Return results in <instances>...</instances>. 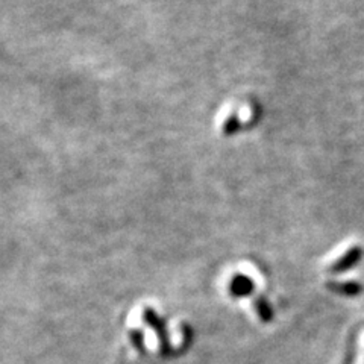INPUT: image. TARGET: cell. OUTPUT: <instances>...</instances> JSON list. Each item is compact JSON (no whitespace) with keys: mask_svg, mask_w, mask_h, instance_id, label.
I'll use <instances>...</instances> for the list:
<instances>
[{"mask_svg":"<svg viewBox=\"0 0 364 364\" xmlns=\"http://www.w3.org/2000/svg\"><path fill=\"white\" fill-rule=\"evenodd\" d=\"M360 257H361L360 247H350L340 258H337L333 264H329L328 270L333 272V273L345 272V270H348L350 267H354L360 261Z\"/></svg>","mask_w":364,"mask_h":364,"instance_id":"cell-1","label":"cell"},{"mask_svg":"<svg viewBox=\"0 0 364 364\" xmlns=\"http://www.w3.org/2000/svg\"><path fill=\"white\" fill-rule=\"evenodd\" d=\"M238 128H240V120H238L237 114H230V116L225 119L220 131L223 136H231L238 131Z\"/></svg>","mask_w":364,"mask_h":364,"instance_id":"cell-2","label":"cell"},{"mask_svg":"<svg viewBox=\"0 0 364 364\" xmlns=\"http://www.w3.org/2000/svg\"><path fill=\"white\" fill-rule=\"evenodd\" d=\"M144 322H147L155 329V331L158 333V337L161 338V341L164 343V331H163L161 322L158 321V317L151 310H144Z\"/></svg>","mask_w":364,"mask_h":364,"instance_id":"cell-3","label":"cell"},{"mask_svg":"<svg viewBox=\"0 0 364 364\" xmlns=\"http://www.w3.org/2000/svg\"><path fill=\"white\" fill-rule=\"evenodd\" d=\"M331 287L333 290H336L337 293H346V294H355L358 290H360V287L357 286V284H354V282H340V284H331Z\"/></svg>","mask_w":364,"mask_h":364,"instance_id":"cell-4","label":"cell"},{"mask_svg":"<svg viewBox=\"0 0 364 364\" xmlns=\"http://www.w3.org/2000/svg\"><path fill=\"white\" fill-rule=\"evenodd\" d=\"M254 309L258 311L259 317L263 318L264 322L270 321V310H269L267 304H264V301H261V299H257V301H254Z\"/></svg>","mask_w":364,"mask_h":364,"instance_id":"cell-5","label":"cell"},{"mask_svg":"<svg viewBox=\"0 0 364 364\" xmlns=\"http://www.w3.org/2000/svg\"><path fill=\"white\" fill-rule=\"evenodd\" d=\"M355 364H364V331L360 336V341H358V354H357V360Z\"/></svg>","mask_w":364,"mask_h":364,"instance_id":"cell-6","label":"cell"}]
</instances>
